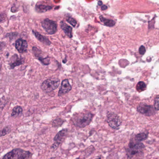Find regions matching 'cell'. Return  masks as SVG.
Returning a JSON list of instances; mask_svg holds the SVG:
<instances>
[{
  "label": "cell",
  "instance_id": "obj_9",
  "mask_svg": "<svg viewBox=\"0 0 159 159\" xmlns=\"http://www.w3.org/2000/svg\"><path fill=\"white\" fill-rule=\"evenodd\" d=\"M72 87L69 83L68 79H65L61 82V87L58 92V96H63L64 94L68 93L71 90Z\"/></svg>",
  "mask_w": 159,
  "mask_h": 159
},
{
  "label": "cell",
  "instance_id": "obj_28",
  "mask_svg": "<svg viewBox=\"0 0 159 159\" xmlns=\"http://www.w3.org/2000/svg\"><path fill=\"white\" fill-rule=\"evenodd\" d=\"M3 43H0V51L2 50L3 48Z\"/></svg>",
  "mask_w": 159,
  "mask_h": 159
},
{
  "label": "cell",
  "instance_id": "obj_21",
  "mask_svg": "<svg viewBox=\"0 0 159 159\" xmlns=\"http://www.w3.org/2000/svg\"><path fill=\"white\" fill-rule=\"evenodd\" d=\"M94 151H95V148H94V147L93 146L89 147L84 151L85 158L89 157L91 154L93 153Z\"/></svg>",
  "mask_w": 159,
  "mask_h": 159
},
{
  "label": "cell",
  "instance_id": "obj_26",
  "mask_svg": "<svg viewBox=\"0 0 159 159\" xmlns=\"http://www.w3.org/2000/svg\"><path fill=\"white\" fill-rule=\"evenodd\" d=\"M146 49L143 46H141L139 49V52L141 55H144L145 53Z\"/></svg>",
  "mask_w": 159,
  "mask_h": 159
},
{
  "label": "cell",
  "instance_id": "obj_7",
  "mask_svg": "<svg viewBox=\"0 0 159 159\" xmlns=\"http://www.w3.org/2000/svg\"><path fill=\"white\" fill-rule=\"evenodd\" d=\"M68 130L67 129H63L60 131L54 138V143L51 146V149L56 150L59 146L63 142L67 137Z\"/></svg>",
  "mask_w": 159,
  "mask_h": 159
},
{
  "label": "cell",
  "instance_id": "obj_29",
  "mask_svg": "<svg viewBox=\"0 0 159 159\" xmlns=\"http://www.w3.org/2000/svg\"><path fill=\"white\" fill-rule=\"evenodd\" d=\"M98 4L100 6L102 5V1H99L98 2Z\"/></svg>",
  "mask_w": 159,
  "mask_h": 159
},
{
  "label": "cell",
  "instance_id": "obj_19",
  "mask_svg": "<svg viewBox=\"0 0 159 159\" xmlns=\"http://www.w3.org/2000/svg\"><path fill=\"white\" fill-rule=\"evenodd\" d=\"M65 120L61 118H57L52 121V126L53 128H57L61 127L62 124L64 123Z\"/></svg>",
  "mask_w": 159,
  "mask_h": 159
},
{
  "label": "cell",
  "instance_id": "obj_4",
  "mask_svg": "<svg viewBox=\"0 0 159 159\" xmlns=\"http://www.w3.org/2000/svg\"><path fill=\"white\" fill-rule=\"evenodd\" d=\"M60 81L58 78H49L43 82L41 88L45 92H50L57 89L59 86Z\"/></svg>",
  "mask_w": 159,
  "mask_h": 159
},
{
  "label": "cell",
  "instance_id": "obj_30",
  "mask_svg": "<svg viewBox=\"0 0 159 159\" xmlns=\"http://www.w3.org/2000/svg\"><path fill=\"white\" fill-rule=\"evenodd\" d=\"M2 64L0 63V73H1V70H2Z\"/></svg>",
  "mask_w": 159,
  "mask_h": 159
},
{
  "label": "cell",
  "instance_id": "obj_27",
  "mask_svg": "<svg viewBox=\"0 0 159 159\" xmlns=\"http://www.w3.org/2000/svg\"><path fill=\"white\" fill-rule=\"evenodd\" d=\"M107 7L106 5H103L101 7V9L102 10H105L106 9H107Z\"/></svg>",
  "mask_w": 159,
  "mask_h": 159
},
{
  "label": "cell",
  "instance_id": "obj_18",
  "mask_svg": "<svg viewBox=\"0 0 159 159\" xmlns=\"http://www.w3.org/2000/svg\"><path fill=\"white\" fill-rule=\"evenodd\" d=\"M100 19L101 21L107 27H113L116 24V22L113 20L107 19L104 17L102 16H100Z\"/></svg>",
  "mask_w": 159,
  "mask_h": 159
},
{
  "label": "cell",
  "instance_id": "obj_23",
  "mask_svg": "<svg viewBox=\"0 0 159 159\" xmlns=\"http://www.w3.org/2000/svg\"><path fill=\"white\" fill-rule=\"evenodd\" d=\"M10 131H11V128L10 126H7L5 127L2 130L0 131V137L8 134Z\"/></svg>",
  "mask_w": 159,
  "mask_h": 159
},
{
  "label": "cell",
  "instance_id": "obj_8",
  "mask_svg": "<svg viewBox=\"0 0 159 159\" xmlns=\"http://www.w3.org/2000/svg\"><path fill=\"white\" fill-rule=\"evenodd\" d=\"M28 46L27 41L22 38H19L16 41V49L20 53H24L27 52Z\"/></svg>",
  "mask_w": 159,
  "mask_h": 159
},
{
  "label": "cell",
  "instance_id": "obj_3",
  "mask_svg": "<svg viewBox=\"0 0 159 159\" xmlns=\"http://www.w3.org/2000/svg\"><path fill=\"white\" fill-rule=\"evenodd\" d=\"M106 121L109 127L115 130L119 129L122 123L120 117L113 112H107Z\"/></svg>",
  "mask_w": 159,
  "mask_h": 159
},
{
  "label": "cell",
  "instance_id": "obj_24",
  "mask_svg": "<svg viewBox=\"0 0 159 159\" xmlns=\"http://www.w3.org/2000/svg\"><path fill=\"white\" fill-rule=\"evenodd\" d=\"M67 21L68 22L70 23L71 25H72L73 27H75L76 26V23H77V21L75 19L73 18L71 16H68L67 18Z\"/></svg>",
  "mask_w": 159,
  "mask_h": 159
},
{
  "label": "cell",
  "instance_id": "obj_6",
  "mask_svg": "<svg viewBox=\"0 0 159 159\" xmlns=\"http://www.w3.org/2000/svg\"><path fill=\"white\" fill-rule=\"evenodd\" d=\"M42 25L43 28L48 34H54L57 30V23L54 21L49 19L44 20L42 22Z\"/></svg>",
  "mask_w": 159,
  "mask_h": 159
},
{
  "label": "cell",
  "instance_id": "obj_15",
  "mask_svg": "<svg viewBox=\"0 0 159 159\" xmlns=\"http://www.w3.org/2000/svg\"><path fill=\"white\" fill-rule=\"evenodd\" d=\"M148 134L149 133L148 132H144L136 134L134 137H133V138L135 141L141 143L143 141H145L148 139Z\"/></svg>",
  "mask_w": 159,
  "mask_h": 159
},
{
  "label": "cell",
  "instance_id": "obj_25",
  "mask_svg": "<svg viewBox=\"0 0 159 159\" xmlns=\"http://www.w3.org/2000/svg\"><path fill=\"white\" fill-rule=\"evenodd\" d=\"M154 108L156 110H159V95L157 96L155 99L154 101Z\"/></svg>",
  "mask_w": 159,
  "mask_h": 159
},
{
  "label": "cell",
  "instance_id": "obj_13",
  "mask_svg": "<svg viewBox=\"0 0 159 159\" xmlns=\"http://www.w3.org/2000/svg\"><path fill=\"white\" fill-rule=\"evenodd\" d=\"M60 26L61 28L63 30V31L65 32L66 35L70 38H72L73 36L72 28V27L66 24L63 21H61Z\"/></svg>",
  "mask_w": 159,
  "mask_h": 159
},
{
  "label": "cell",
  "instance_id": "obj_31",
  "mask_svg": "<svg viewBox=\"0 0 159 159\" xmlns=\"http://www.w3.org/2000/svg\"><path fill=\"white\" fill-rule=\"evenodd\" d=\"M95 159H101V157H98L96 158Z\"/></svg>",
  "mask_w": 159,
  "mask_h": 159
},
{
  "label": "cell",
  "instance_id": "obj_17",
  "mask_svg": "<svg viewBox=\"0 0 159 159\" xmlns=\"http://www.w3.org/2000/svg\"><path fill=\"white\" fill-rule=\"evenodd\" d=\"M52 8V7L43 4H37L35 6V9L37 12H39V13L46 12V11L50 10Z\"/></svg>",
  "mask_w": 159,
  "mask_h": 159
},
{
  "label": "cell",
  "instance_id": "obj_16",
  "mask_svg": "<svg viewBox=\"0 0 159 159\" xmlns=\"http://www.w3.org/2000/svg\"><path fill=\"white\" fill-rule=\"evenodd\" d=\"M23 113L22 108L20 106H16L13 108L11 113V116L13 118L19 117L21 116Z\"/></svg>",
  "mask_w": 159,
  "mask_h": 159
},
{
  "label": "cell",
  "instance_id": "obj_14",
  "mask_svg": "<svg viewBox=\"0 0 159 159\" xmlns=\"http://www.w3.org/2000/svg\"><path fill=\"white\" fill-rule=\"evenodd\" d=\"M32 32L35 35L36 38L38 40H39L40 42H42L44 44L47 45H50L51 42H50V41H49V39L47 37L42 35L40 34V33H39L38 32L36 31L33 30Z\"/></svg>",
  "mask_w": 159,
  "mask_h": 159
},
{
  "label": "cell",
  "instance_id": "obj_11",
  "mask_svg": "<svg viewBox=\"0 0 159 159\" xmlns=\"http://www.w3.org/2000/svg\"><path fill=\"white\" fill-rule=\"evenodd\" d=\"M22 149L20 148H15L12 151L6 154L2 159H18Z\"/></svg>",
  "mask_w": 159,
  "mask_h": 159
},
{
  "label": "cell",
  "instance_id": "obj_12",
  "mask_svg": "<svg viewBox=\"0 0 159 159\" xmlns=\"http://www.w3.org/2000/svg\"><path fill=\"white\" fill-rule=\"evenodd\" d=\"M24 62V60L22 58H19L17 55L13 56L11 59L10 67L11 69H14L16 66H19Z\"/></svg>",
  "mask_w": 159,
  "mask_h": 159
},
{
  "label": "cell",
  "instance_id": "obj_22",
  "mask_svg": "<svg viewBox=\"0 0 159 159\" xmlns=\"http://www.w3.org/2000/svg\"><path fill=\"white\" fill-rule=\"evenodd\" d=\"M136 88L139 92H142L145 90L146 89V86L143 82H139L136 86Z\"/></svg>",
  "mask_w": 159,
  "mask_h": 159
},
{
  "label": "cell",
  "instance_id": "obj_2",
  "mask_svg": "<svg viewBox=\"0 0 159 159\" xmlns=\"http://www.w3.org/2000/svg\"><path fill=\"white\" fill-rule=\"evenodd\" d=\"M93 117L94 115L88 111L76 113L72 117V122L75 126L81 129L89 126L92 121Z\"/></svg>",
  "mask_w": 159,
  "mask_h": 159
},
{
  "label": "cell",
  "instance_id": "obj_5",
  "mask_svg": "<svg viewBox=\"0 0 159 159\" xmlns=\"http://www.w3.org/2000/svg\"><path fill=\"white\" fill-rule=\"evenodd\" d=\"M156 110L152 105H148L143 103L140 104L137 107V112L148 117L154 115L156 114Z\"/></svg>",
  "mask_w": 159,
  "mask_h": 159
},
{
  "label": "cell",
  "instance_id": "obj_20",
  "mask_svg": "<svg viewBox=\"0 0 159 159\" xmlns=\"http://www.w3.org/2000/svg\"><path fill=\"white\" fill-rule=\"evenodd\" d=\"M32 154L30 151L22 150L18 159H29L31 157Z\"/></svg>",
  "mask_w": 159,
  "mask_h": 159
},
{
  "label": "cell",
  "instance_id": "obj_1",
  "mask_svg": "<svg viewBox=\"0 0 159 159\" xmlns=\"http://www.w3.org/2000/svg\"><path fill=\"white\" fill-rule=\"evenodd\" d=\"M145 147L143 143L135 141L132 137L130 140L128 148L126 149L127 157L130 159L143 158Z\"/></svg>",
  "mask_w": 159,
  "mask_h": 159
},
{
  "label": "cell",
  "instance_id": "obj_10",
  "mask_svg": "<svg viewBox=\"0 0 159 159\" xmlns=\"http://www.w3.org/2000/svg\"><path fill=\"white\" fill-rule=\"evenodd\" d=\"M33 51L36 58L40 60L44 65H48L50 63V58L49 57L46 58L41 57V51L36 47L33 48Z\"/></svg>",
  "mask_w": 159,
  "mask_h": 159
}]
</instances>
